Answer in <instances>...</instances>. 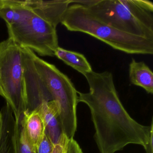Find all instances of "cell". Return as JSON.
I'll return each mask as SVG.
<instances>
[{
    "label": "cell",
    "instance_id": "cell-1",
    "mask_svg": "<svg viewBox=\"0 0 153 153\" xmlns=\"http://www.w3.org/2000/svg\"><path fill=\"white\" fill-rule=\"evenodd\" d=\"M85 77L89 91H78V101L90 109L94 139L100 153H114L129 144L145 148L153 127V118L151 125L145 126L131 117L120 100L111 72L93 71Z\"/></svg>",
    "mask_w": 153,
    "mask_h": 153
},
{
    "label": "cell",
    "instance_id": "cell-2",
    "mask_svg": "<svg viewBox=\"0 0 153 153\" xmlns=\"http://www.w3.org/2000/svg\"><path fill=\"white\" fill-rule=\"evenodd\" d=\"M61 23L71 32L87 34L115 50L129 54H153V41L126 33L96 17L85 6H69Z\"/></svg>",
    "mask_w": 153,
    "mask_h": 153
},
{
    "label": "cell",
    "instance_id": "cell-3",
    "mask_svg": "<svg viewBox=\"0 0 153 153\" xmlns=\"http://www.w3.org/2000/svg\"><path fill=\"white\" fill-rule=\"evenodd\" d=\"M86 7L96 17L114 28L126 33L153 41L152 1L95 0L94 4Z\"/></svg>",
    "mask_w": 153,
    "mask_h": 153
},
{
    "label": "cell",
    "instance_id": "cell-4",
    "mask_svg": "<svg viewBox=\"0 0 153 153\" xmlns=\"http://www.w3.org/2000/svg\"><path fill=\"white\" fill-rule=\"evenodd\" d=\"M35 67L53 101L59 105L62 132L74 138L77 128L78 91L69 78L55 65L39 58L33 51Z\"/></svg>",
    "mask_w": 153,
    "mask_h": 153
},
{
    "label": "cell",
    "instance_id": "cell-5",
    "mask_svg": "<svg viewBox=\"0 0 153 153\" xmlns=\"http://www.w3.org/2000/svg\"><path fill=\"white\" fill-rule=\"evenodd\" d=\"M0 96L11 108L19 123L27 111L23 79L22 52L11 38L0 42Z\"/></svg>",
    "mask_w": 153,
    "mask_h": 153
},
{
    "label": "cell",
    "instance_id": "cell-6",
    "mask_svg": "<svg viewBox=\"0 0 153 153\" xmlns=\"http://www.w3.org/2000/svg\"><path fill=\"white\" fill-rule=\"evenodd\" d=\"M8 38L42 56H54L59 46L56 27L34 14L26 22L7 26Z\"/></svg>",
    "mask_w": 153,
    "mask_h": 153
},
{
    "label": "cell",
    "instance_id": "cell-7",
    "mask_svg": "<svg viewBox=\"0 0 153 153\" xmlns=\"http://www.w3.org/2000/svg\"><path fill=\"white\" fill-rule=\"evenodd\" d=\"M72 2V0H25L24 4L34 14L57 27Z\"/></svg>",
    "mask_w": 153,
    "mask_h": 153
},
{
    "label": "cell",
    "instance_id": "cell-8",
    "mask_svg": "<svg viewBox=\"0 0 153 153\" xmlns=\"http://www.w3.org/2000/svg\"><path fill=\"white\" fill-rule=\"evenodd\" d=\"M36 109L42 117L45 125V132L53 144H56L63 134L59 105L54 101L44 102Z\"/></svg>",
    "mask_w": 153,
    "mask_h": 153
},
{
    "label": "cell",
    "instance_id": "cell-9",
    "mask_svg": "<svg viewBox=\"0 0 153 153\" xmlns=\"http://www.w3.org/2000/svg\"><path fill=\"white\" fill-rule=\"evenodd\" d=\"M26 136L31 145L36 149L41 143L45 132V127L42 115L38 111H27L20 121Z\"/></svg>",
    "mask_w": 153,
    "mask_h": 153
},
{
    "label": "cell",
    "instance_id": "cell-10",
    "mask_svg": "<svg viewBox=\"0 0 153 153\" xmlns=\"http://www.w3.org/2000/svg\"><path fill=\"white\" fill-rule=\"evenodd\" d=\"M34 13L26 7L24 1L4 0V6L0 10V17L7 26L20 25L30 19Z\"/></svg>",
    "mask_w": 153,
    "mask_h": 153
},
{
    "label": "cell",
    "instance_id": "cell-11",
    "mask_svg": "<svg viewBox=\"0 0 153 153\" xmlns=\"http://www.w3.org/2000/svg\"><path fill=\"white\" fill-rule=\"evenodd\" d=\"M129 77L131 84L143 88L148 94H153V73L144 62L132 59L129 66Z\"/></svg>",
    "mask_w": 153,
    "mask_h": 153
},
{
    "label": "cell",
    "instance_id": "cell-12",
    "mask_svg": "<svg viewBox=\"0 0 153 153\" xmlns=\"http://www.w3.org/2000/svg\"><path fill=\"white\" fill-rule=\"evenodd\" d=\"M54 56L84 76L93 71L92 67L83 54L65 50L59 46L54 51Z\"/></svg>",
    "mask_w": 153,
    "mask_h": 153
},
{
    "label": "cell",
    "instance_id": "cell-13",
    "mask_svg": "<svg viewBox=\"0 0 153 153\" xmlns=\"http://www.w3.org/2000/svg\"><path fill=\"white\" fill-rule=\"evenodd\" d=\"M15 153H37L36 149L29 143L24 128L16 121Z\"/></svg>",
    "mask_w": 153,
    "mask_h": 153
},
{
    "label": "cell",
    "instance_id": "cell-14",
    "mask_svg": "<svg viewBox=\"0 0 153 153\" xmlns=\"http://www.w3.org/2000/svg\"><path fill=\"white\" fill-rule=\"evenodd\" d=\"M0 153H15V135L12 131H2L0 140Z\"/></svg>",
    "mask_w": 153,
    "mask_h": 153
},
{
    "label": "cell",
    "instance_id": "cell-15",
    "mask_svg": "<svg viewBox=\"0 0 153 153\" xmlns=\"http://www.w3.org/2000/svg\"><path fill=\"white\" fill-rule=\"evenodd\" d=\"M53 145L50 137L45 132L41 143L36 149V153H52Z\"/></svg>",
    "mask_w": 153,
    "mask_h": 153
},
{
    "label": "cell",
    "instance_id": "cell-16",
    "mask_svg": "<svg viewBox=\"0 0 153 153\" xmlns=\"http://www.w3.org/2000/svg\"><path fill=\"white\" fill-rule=\"evenodd\" d=\"M68 140V137L63 133L58 142L53 145L52 153H65Z\"/></svg>",
    "mask_w": 153,
    "mask_h": 153
},
{
    "label": "cell",
    "instance_id": "cell-17",
    "mask_svg": "<svg viewBox=\"0 0 153 153\" xmlns=\"http://www.w3.org/2000/svg\"><path fill=\"white\" fill-rule=\"evenodd\" d=\"M65 153H83L79 145L74 138L68 139Z\"/></svg>",
    "mask_w": 153,
    "mask_h": 153
},
{
    "label": "cell",
    "instance_id": "cell-18",
    "mask_svg": "<svg viewBox=\"0 0 153 153\" xmlns=\"http://www.w3.org/2000/svg\"><path fill=\"white\" fill-rule=\"evenodd\" d=\"M153 127L151 128L150 137L148 142L145 147L146 153H153Z\"/></svg>",
    "mask_w": 153,
    "mask_h": 153
},
{
    "label": "cell",
    "instance_id": "cell-19",
    "mask_svg": "<svg viewBox=\"0 0 153 153\" xmlns=\"http://www.w3.org/2000/svg\"><path fill=\"white\" fill-rule=\"evenodd\" d=\"M2 114L0 111V140L1 139V130H2Z\"/></svg>",
    "mask_w": 153,
    "mask_h": 153
},
{
    "label": "cell",
    "instance_id": "cell-20",
    "mask_svg": "<svg viewBox=\"0 0 153 153\" xmlns=\"http://www.w3.org/2000/svg\"><path fill=\"white\" fill-rule=\"evenodd\" d=\"M4 6V0H0V10Z\"/></svg>",
    "mask_w": 153,
    "mask_h": 153
}]
</instances>
